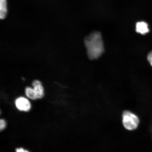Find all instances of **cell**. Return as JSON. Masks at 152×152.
<instances>
[{
  "label": "cell",
  "mask_w": 152,
  "mask_h": 152,
  "mask_svg": "<svg viewBox=\"0 0 152 152\" xmlns=\"http://www.w3.org/2000/svg\"><path fill=\"white\" fill-rule=\"evenodd\" d=\"M87 54L91 59H95L101 56L104 50L103 41L101 34L94 32L88 36L85 41Z\"/></svg>",
  "instance_id": "obj_1"
},
{
  "label": "cell",
  "mask_w": 152,
  "mask_h": 152,
  "mask_svg": "<svg viewBox=\"0 0 152 152\" xmlns=\"http://www.w3.org/2000/svg\"><path fill=\"white\" fill-rule=\"evenodd\" d=\"M122 122L125 129L129 131H132L138 128L140 120L135 114L128 110H125L122 114Z\"/></svg>",
  "instance_id": "obj_2"
},
{
  "label": "cell",
  "mask_w": 152,
  "mask_h": 152,
  "mask_svg": "<svg viewBox=\"0 0 152 152\" xmlns=\"http://www.w3.org/2000/svg\"><path fill=\"white\" fill-rule=\"evenodd\" d=\"M15 104L17 109L20 111L27 112L31 109V104L29 100L24 97L20 96L17 98Z\"/></svg>",
  "instance_id": "obj_3"
},
{
  "label": "cell",
  "mask_w": 152,
  "mask_h": 152,
  "mask_svg": "<svg viewBox=\"0 0 152 152\" xmlns=\"http://www.w3.org/2000/svg\"><path fill=\"white\" fill-rule=\"evenodd\" d=\"M32 86L35 91L37 99L43 98L44 96V89L41 82L36 80L32 83Z\"/></svg>",
  "instance_id": "obj_4"
},
{
  "label": "cell",
  "mask_w": 152,
  "mask_h": 152,
  "mask_svg": "<svg viewBox=\"0 0 152 152\" xmlns=\"http://www.w3.org/2000/svg\"><path fill=\"white\" fill-rule=\"evenodd\" d=\"M136 31L142 35H145L149 31L148 24L143 21L137 22L136 24Z\"/></svg>",
  "instance_id": "obj_5"
},
{
  "label": "cell",
  "mask_w": 152,
  "mask_h": 152,
  "mask_svg": "<svg viewBox=\"0 0 152 152\" xmlns=\"http://www.w3.org/2000/svg\"><path fill=\"white\" fill-rule=\"evenodd\" d=\"M8 12L7 0H0V20H3L6 18Z\"/></svg>",
  "instance_id": "obj_6"
},
{
  "label": "cell",
  "mask_w": 152,
  "mask_h": 152,
  "mask_svg": "<svg viewBox=\"0 0 152 152\" xmlns=\"http://www.w3.org/2000/svg\"><path fill=\"white\" fill-rule=\"evenodd\" d=\"M26 96L28 98L32 100H37V95L33 87H28L25 90Z\"/></svg>",
  "instance_id": "obj_7"
},
{
  "label": "cell",
  "mask_w": 152,
  "mask_h": 152,
  "mask_svg": "<svg viewBox=\"0 0 152 152\" xmlns=\"http://www.w3.org/2000/svg\"><path fill=\"white\" fill-rule=\"evenodd\" d=\"M1 114V112H0ZM7 126V123L5 120L0 119V132L3 131Z\"/></svg>",
  "instance_id": "obj_8"
},
{
  "label": "cell",
  "mask_w": 152,
  "mask_h": 152,
  "mask_svg": "<svg viewBox=\"0 0 152 152\" xmlns=\"http://www.w3.org/2000/svg\"><path fill=\"white\" fill-rule=\"evenodd\" d=\"M147 59L150 64L152 66V51L148 54L147 56Z\"/></svg>",
  "instance_id": "obj_9"
},
{
  "label": "cell",
  "mask_w": 152,
  "mask_h": 152,
  "mask_svg": "<svg viewBox=\"0 0 152 152\" xmlns=\"http://www.w3.org/2000/svg\"><path fill=\"white\" fill-rule=\"evenodd\" d=\"M16 152H29L27 150H26L23 148H17L16 150Z\"/></svg>",
  "instance_id": "obj_10"
}]
</instances>
